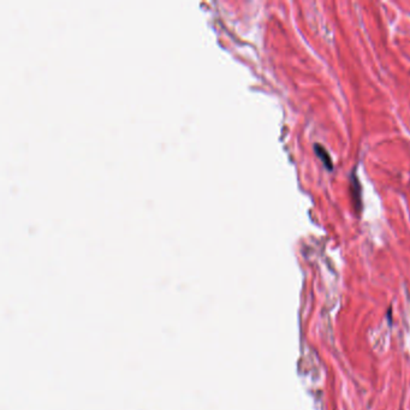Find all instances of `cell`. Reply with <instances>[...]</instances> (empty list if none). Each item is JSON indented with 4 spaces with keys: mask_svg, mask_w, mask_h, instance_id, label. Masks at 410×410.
<instances>
[{
    "mask_svg": "<svg viewBox=\"0 0 410 410\" xmlns=\"http://www.w3.org/2000/svg\"><path fill=\"white\" fill-rule=\"evenodd\" d=\"M315 152H316V154H318V157L320 158V159L322 160V163L325 164V165L327 166V169H332L333 168V165H332V160H331V158H330V155L327 154V152L325 151L324 148H322V147H320V146H318L316 145L315 146Z\"/></svg>",
    "mask_w": 410,
    "mask_h": 410,
    "instance_id": "6da1fadb",
    "label": "cell"
}]
</instances>
